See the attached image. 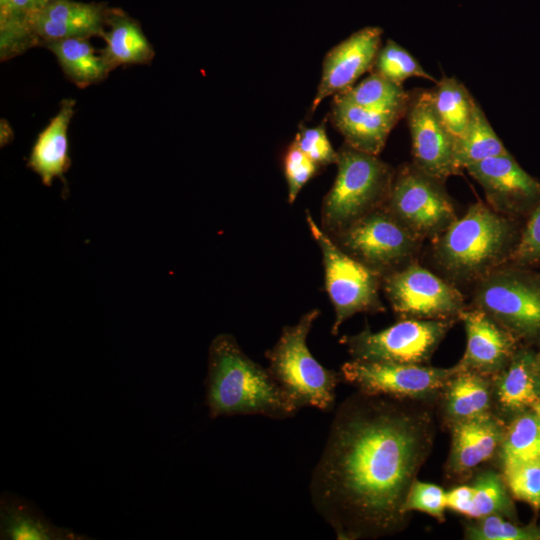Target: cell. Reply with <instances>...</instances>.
<instances>
[{"instance_id": "2", "label": "cell", "mask_w": 540, "mask_h": 540, "mask_svg": "<svg viewBox=\"0 0 540 540\" xmlns=\"http://www.w3.org/2000/svg\"><path fill=\"white\" fill-rule=\"evenodd\" d=\"M521 230L518 219L477 201L431 240L432 260L441 277L454 286L473 287L509 262Z\"/></svg>"}, {"instance_id": "40", "label": "cell", "mask_w": 540, "mask_h": 540, "mask_svg": "<svg viewBox=\"0 0 540 540\" xmlns=\"http://www.w3.org/2000/svg\"><path fill=\"white\" fill-rule=\"evenodd\" d=\"M13 139V130L9 126V123L5 120H1V147L10 143Z\"/></svg>"}, {"instance_id": "10", "label": "cell", "mask_w": 540, "mask_h": 540, "mask_svg": "<svg viewBox=\"0 0 540 540\" xmlns=\"http://www.w3.org/2000/svg\"><path fill=\"white\" fill-rule=\"evenodd\" d=\"M382 289L404 319L458 321L467 308L461 289L417 260L384 276Z\"/></svg>"}, {"instance_id": "12", "label": "cell", "mask_w": 540, "mask_h": 540, "mask_svg": "<svg viewBox=\"0 0 540 540\" xmlns=\"http://www.w3.org/2000/svg\"><path fill=\"white\" fill-rule=\"evenodd\" d=\"M458 371L423 364L352 359L344 363L340 374L360 392L399 399H425L442 391Z\"/></svg>"}, {"instance_id": "42", "label": "cell", "mask_w": 540, "mask_h": 540, "mask_svg": "<svg viewBox=\"0 0 540 540\" xmlns=\"http://www.w3.org/2000/svg\"><path fill=\"white\" fill-rule=\"evenodd\" d=\"M536 363L538 365V368L540 369V352L536 353Z\"/></svg>"}, {"instance_id": "5", "label": "cell", "mask_w": 540, "mask_h": 540, "mask_svg": "<svg viewBox=\"0 0 540 540\" xmlns=\"http://www.w3.org/2000/svg\"><path fill=\"white\" fill-rule=\"evenodd\" d=\"M319 309L304 313L294 325L285 326L275 345L265 352L267 370L298 409H333L341 374L321 365L307 346L308 334Z\"/></svg>"}, {"instance_id": "9", "label": "cell", "mask_w": 540, "mask_h": 540, "mask_svg": "<svg viewBox=\"0 0 540 540\" xmlns=\"http://www.w3.org/2000/svg\"><path fill=\"white\" fill-rule=\"evenodd\" d=\"M383 207L423 241L435 239L458 218L444 183L428 176L412 162L402 164L395 171Z\"/></svg>"}, {"instance_id": "33", "label": "cell", "mask_w": 540, "mask_h": 540, "mask_svg": "<svg viewBox=\"0 0 540 540\" xmlns=\"http://www.w3.org/2000/svg\"><path fill=\"white\" fill-rule=\"evenodd\" d=\"M465 539L470 540H540V526H520L500 515L479 518L465 528Z\"/></svg>"}, {"instance_id": "4", "label": "cell", "mask_w": 540, "mask_h": 540, "mask_svg": "<svg viewBox=\"0 0 540 540\" xmlns=\"http://www.w3.org/2000/svg\"><path fill=\"white\" fill-rule=\"evenodd\" d=\"M337 152V175L321 211L322 229L330 236L382 208L396 171L378 155L357 150L345 142Z\"/></svg>"}, {"instance_id": "32", "label": "cell", "mask_w": 540, "mask_h": 540, "mask_svg": "<svg viewBox=\"0 0 540 540\" xmlns=\"http://www.w3.org/2000/svg\"><path fill=\"white\" fill-rule=\"evenodd\" d=\"M55 0H0V35L8 39L35 36L31 20Z\"/></svg>"}, {"instance_id": "34", "label": "cell", "mask_w": 540, "mask_h": 540, "mask_svg": "<svg viewBox=\"0 0 540 540\" xmlns=\"http://www.w3.org/2000/svg\"><path fill=\"white\" fill-rule=\"evenodd\" d=\"M503 473L515 498L540 508V460L521 464Z\"/></svg>"}, {"instance_id": "41", "label": "cell", "mask_w": 540, "mask_h": 540, "mask_svg": "<svg viewBox=\"0 0 540 540\" xmlns=\"http://www.w3.org/2000/svg\"><path fill=\"white\" fill-rule=\"evenodd\" d=\"M532 409L536 413V415H537V417L539 419V425H540V402L537 403Z\"/></svg>"}, {"instance_id": "27", "label": "cell", "mask_w": 540, "mask_h": 540, "mask_svg": "<svg viewBox=\"0 0 540 540\" xmlns=\"http://www.w3.org/2000/svg\"><path fill=\"white\" fill-rule=\"evenodd\" d=\"M500 448L504 472L540 460V425L533 409L513 419L505 429Z\"/></svg>"}, {"instance_id": "6", "label": "cell", "mask_w": 540, "mask_h": 540, "mask_svg": "<svg viewBox=\"0 0 540 540\" xmlns=\"http://www.w3.org/2000/svg\"><path fill=\"white\" fill-rule=\"evenodd\" d=\"M472 307L518 340L540 341V273L506 263L472 287Z\"/></svg>"}, {"instance_id": "31", "label": "cell", "mask_w": 540, "mask_h": 540, "mask_svg": "<svg viewBox=\"0 0 540 540\" xmlns=\"http://www.w3.org/2000/svg\"><path fill=\"white\" fill-rule=\"evenodd\" d=\"M371 72L400 85L412 77L436 81L409 51L391 39L379 49Z\"/></svg>"}, {"instance_id": "19", "label": "cell", "mask_w": 540, "mask_h": 540, "mask_svg": "<svg viewBox=\"0 0 540 540\" xmlns=\"http://www.w3.org/2000/svg\"><path fill=\"white\" fill-rule=\"evenodd\" d=\"M504 432L501 421L491 412L453 423L449 470L464 474L491 459Z\"/></svg>"}, {"instance_id": "25", "label": "cell", "mask_w": 540, "mask_h": 540, "mask_svg": "<svg viewBox=\"0 0 540 540\" xmlns=\"http://www.w3.org/2000/svg\"><path fill=\"white\" fill-rule=\"evenodd\" d=\"M89 39L66 38L44 46L56 56L66 78L79 88L98 84L110 73Z\"/></svg>"}, {"instance_id": "38", "label": "cell", "mask_w": 540, "mask_h": 540, "mask_svg": "<svg viewBox=\"0 0 540 540\" xmlns=\"http://www.w3.org/2000/svg\"><path fill=\"white\" fill-rule=\"evenodd\" d=\"M508 263L525 267L540 263V203L522 227L518 244Z\"/></svg>"}, {"instance_id": "18", "label": "cell", "mask_w": 540, "mask_h": 540, "mask_svg": "<svg viewBox=\"0 0 540 540\" xmlns=\"http://www.w3.org/2000/svg\"><path fill=\"white\" fill-rule=\"evenodd\" d=\"M406 111H378L360 107L342 95L333 96L330 120L345 143L353 148L378 155L395 125Z\"/></svg>"}, {"instance_id": "15", "label": "cell", "mask_w": 540, "mask_h": 540, "mask_svg": "<svg viewBox=\"0 0 540 540\" xmlns=\"http://www.w3.org/2000/svg\"><path fill=\"white\" fill-rule=\"evenodd\" d=\"M383 30L363 27L332 47L325 55L319 85L310 107L314 112L323 100L345 92L365 73L371 72L382 46Z\"/></svg>"}, {"instance_id": "23", "label": "cell", "mask_w": 540, "mask_h": 540, "mask_svg": "<svg viewBox=\"0 0 540 540\" xmlns=\"http://www.w3.org/2000/svg\"><path fill=\"white\" fill-rule=\"evenodd\" d=\"M106 31L103 36L105 47L100 51L107 68L112 70L125 65H148L155 51L144 34L140 23L119 8H110Z\"/></svg>"}, {"instance_id": "29", "label": "cell", "mask_w": 540, "mask_h": 540, "mask_svg": "<svg viewBox=\"0 0 540 540\" xmlns=\"http://www.w3.org/2000/svg\"><path fill=\"white\" fill-rule=\"evenodd\" d=\"M435 108L451 133L457 138L465 130L475 99L455 77H442L432 89Z\"/></svg>"}, {"instance_id": "17", "label": "cell", "mask_w": 540, "mask_h": 540, "mask_svg": "<svg viewBox=\"0 0 540 540\" xmlns=\"http://www.w3.org/2000/svg\"><path fill=\"white\" fill-rule=\"evenodd\" d=\"M110 8L104 3L55 0L31 20L39 46L66 38L102 37Z\"/></svg>"}, {"instance_id": "20", "label": "cell", "mask_w": 540, "mask_h": 540, "mask_svg": "<svg viewBox=\"0 0 540 540\" xmlns=\"http://www.w3.org/2000/svg\"><path fill=\"white\" fill-rule=\"evenodd\" d=\"M1 540H87L86 535L50 521L36 504L11 492L0 496Z\"/></svg>"}, {"instance_id": "22", "label": "cell", "mask_w": 540, "mask_h": 540, "mask_svg": "<svg viewBox=\"0 0 540 540\" xmlns=\"http://www.w3.org/2000/svg\"><path fill=\"white\" fill-rule=\"evenodd\" d=\"M494 395L505 413H521L540 402L536 353L517 349L509 364L493 377Z\"/></svg>"}, {"instance_id": "11", "label": "cell", "mask_w": 540, "mask_h": 540, "mask_svg": "<svg viewBox=\"0 0 540 540\" xmlns=\"http://www.w3.org/2000/svg\"><path fill=\"white\" fill-rule=\"evenodd\" d=\"M456 321L403 319L372 332L368 325L340 342L352 359L408 364L426 363Z\"/></svg>"}, {"instance_id": "30", "label": "cell", "mask_w": 540, "mask_h": 540, "mask_svg": "<svg viewBox=\"0 0 540 540\" xmlns=\"http://www.w3.org/2000/svg\"><path fill=\"white\" fill-rule=\"evenodd\" d=\"M472 487V518L479 519L489 515L511 518L514 515V506L501 475L490 470L484 471L476 477Z\"/></svg>"}, {"instance_id": "37", "label": "cell", "mask_w": 540, "mask_h": 540, "mask_svg": "<svg viewBox=\"0 0 540 540\" xmlns=\"http://www.w3.org/2000/svg\"><path fill=\"white\" fill-rule=\"evenodd\" d=\"M445 493L440 486L415 480L406 497L403 511L407 515L412 511H419L443 521Z\"/></svg>"}, {"instance_id": "14", "label": "cell", "mask_w": 540, "mask_h": 540, "mask_svg": "<svg viewBox=\"0 0 540 540\" xmlns=\"http://www.w3.org/2000/svg\"><path fill=\"white\" fill-rule=\"evenodd\" d=\"M482 187L486 203L495 211L519 219L540 203V182L509 153L487 158L465 168Z\"/></svg>"}, {"instance_id": "8", "label": "cell", "mask_w": 540, "mask_h": 540, "mask_svg": "<svg viewBox=\"0 0 540 540\" xmlns=\"http://www.w3.org/2000/svg\"><path fill=\"white\" fill-rule=\"evenodd\" d=\"M333 239L382 277L417 260L423 240L384 207L368 213Z\"/></svg>"}, {"instance_id": "16", "label": "cell", "mask_w": 540, "mask_h": 540, "mask_svg": "<svg viewBox=\"0 0 540 540\" xmlns=\"http://www.w3.org/2000/svg\"><path fill=\"white\" fill-rule=\"evenodd\" d=\"M460 320L464 324L467 345L457 368L496 376L517 351V339L478 308L467 306Z\"/></svg>"}, {"instance_id": "3", "label": "cell", "mask_w": 540, "mask_h": 540, "mask_svg": "<svg viewBox=\"0 0 540 540\" xmlns=\"http://www.w3.org/2000/svg\"><path fill=\"white\" fill-rule=\"evenodd\" d=\"M207 368L205 404L212 419L238 415L285 419L299 410L269 371L248 357L230 334L212 340Z\"/></svg>"}, {"instance_id": "21", "label": "cell", "mask_w": 540, "mask_h": 540, "mask_svg": "<svg viewBox=\"0 0 540 540\" xmlns=\"http://www.w3.org/2000/svg\"><path fill=\"white\" fill-rule=\"evenodd\" d=\"M75 104L74 99L62 100L59 111L38 134L31 149L27 167L45 186H51L55 178L65 181L64 174L70 168L68 128Z\"/></svg>"}, {"instance_id": "24", "label": "cell", "mask_w": 540, "mask_h": 540, "mask_svg": "<svg viewBox=\"0 0 540 540\" xmlns=\"http://www.w3.org/2000/svg\"><path fill=\"white\" fill-rule=\"evenodd\" d=\"M443 391L445 414L453 424L490 412L493 377L458 369Z\"/></svg>"}, {"instance_id": "26", "label": "cell", "mask_w": 540, "mask_h": 540, "mask_svg": "<svg viewBox=\"0 0 540 540\" xmlns=\"http://www.w3.org/2000/svg\"><path fill=\"white\" fill-rule=\"evenodd\" d=\"M479 103L475 102L470 120L456 138L455 158L460 170L487 158L507 153Z\"/></svg>"}, {"instance_id": "36", "label": "cell", "mask_w": 540, "mask_h": 540, "mask_svg": "<svg viewBox=\"0 0 540 540\" xmlns=\"http://www.w3.org/2000/svg\"><path fill=\"white\" fill-rule=\"evenodd\" d=\"M283 163L288 201L293 203L301 189L318 172L320 167L299 149L294 140L286 149Z\"/></svg>"}, {"instance_id": "39", "label": "cell", "mask_w": 540, "mask_h": 540, "mask_svg": "<svg viewBox=\"0 0 540 540\" xmlns=\"http://www.w3.org/2000/svg\"><path fill=\"white\" fill-rule=\"evenodd\" d=\"M474 490L472 485H462L445 493L446 508L472 518Z\"/></svg>"}, {"instance_id": "35", "label": "cell", "mask_w": 540, "mask_h": 540, "mask_svg": "<svg viewBox=\"0 0 540 540\" xmlns=\"http://www.w3.org/2000/svg\"><path fill=\"white\" fill-rule=\"evenodd\" d=\"M294 142L319 167L336 164L338 152L334 150L326 132V123L315 127L301 125Z\"/></svg>"}, {"instance_id": "13", "label": "cell", "mask_w": 540, "mask_h": 540, "mask_svg": "<svg viewBox=\"0 0 540 540\" xmlns=\"http://www.w3.org/2000/svg\"><path fill=\"white\" fill-rule=\"evenodd\" d=\"M405 117L411 136L413 165L442 183L459 174L461 170L455 158L456 137L440 118L432 90L409 92Z\"/></svg>"}, {"instance_id": "7", "label": "cell", "mask_w": 540, "mask_h": 540, "mask_svg": "<svg viewBox=\"0 0 540 540\" xmlns=\"http://www.w3.org/2000/svg\"><path fill=\"white\" fill-rule=\"evenodd\" d=\"M306 222L322 253L325 289L335 312L332 335L357 313L385 311L379 296L383 277L341 249L308 211Z\"/></svg>"}, {"instance_id": "1", "label": "cell", "mask_w": 540, "mask_h": 540, "mask_svg": "<svg viewBox=\"0 0 540 540\" xmlns=\"http://www.w3.org/2000/svg\"><path fill=\"white\" fill-rule=\"evenodd\" d=\"M433 439L432 414L411 402L359 391L338 406L309 485L313 506L337 539L405 528L403 506Z\"/></svg>"}, {"instance_id": "28", "label": "cell", "mask_w": 540, "mask_h": 540, "mask_svg": "<svg viewBox=\"0 0 540 540\" xmlns=\"http://www.w3.org/2000/svg\"><path fill=\"white\" fill-rule=\"evenodd\" d=\"M340 95L360 107L378 111H406L409 100V92L402 85L375 72Z\"/></svg>"}]
</instances>
